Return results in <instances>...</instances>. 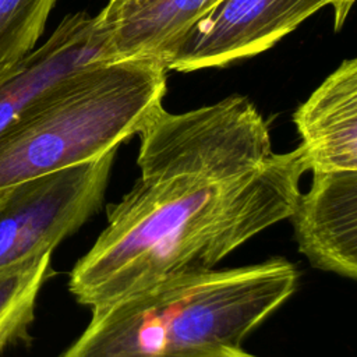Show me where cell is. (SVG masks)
<instances>
[{
    "label": "cell",
    "instance_id": "obj_3",
    "mask_svg": "<svg viewBox=\"0 0 357 357\" xmlns=\"http://www.w3.org/2000/svg\"><path fill=\"white\" fill-rule=\"evenodd\" d=\"M167 71L158 57H127L68 74L0 138V194L117 149L162 106Z\"/></svg>",
    "mask_w": 357,
    "mask_h": 357
},
{
    "label": "cell",
    "instance_id": "obj_8",
    "mask_svg": "<svg viewBox=\"0 0 357 357\" xmlns=\"http://www.w3.org/2000/svg\"><path fill=\"white\" fill-rule=\"evenodd\" d=\"M311 173L357 170V60L347 59L293 114Z\"/></svg>",
    "mask_w": 357,
    "mask_h": 357
},
{
    "label": "cell",
    "instance_id": "obj_12",
    "mask_svg": "<svg viewBox=\"0 0 357 357\" xmlns=\"http://www.w3.org/2000/svg\"><path fill=\"white\" fill-rule=\"evenodd\" d=\"M153 1L155 0H109L103 10L95 15L98 26L105 32L117 21L132 15Z\"/></svg>",
    "mask_w": 357,
    "mask_h": 357
},
{
    "label": "cell",
    "instance_id": "obj_14",
    "mask_svg": "<svg viewBox=\"0 0 357 357\" xmlns=\"http://www.w3.org/2000/svg\"><path fill=\"white\" fill-rule=\"evenodd\" d=\"M333 8V29L337 32L342 29L354 0H326Z\"/></svg>",
    "mask_w": 357,
    "mask_h": 357
},
{
    "label": "cell",
    "instance_id": "obj_4",
    "mask_svg": "<svg viewBox=\"0 0 357 357\" xmlns=\"http://www.w3.org/2000/svg\"><path fill=\"white\" fill-rule=\"evenodd\" d=\"M116 151L0 194V269L52 254L100 209Z\"/></svg>",
    "mask_w": 357,
    "mask_h": 357
},
{
    "label": "cell",
    "instance_id": "obj_10",
    "mask_svg": "<svg viewBox=\"0 0 357 357\" xmlns=\"http://www.w3.org/2000/svg\"><path fill=\"white\" fill-rule=\"evenodd\" d=\"M52 254L0 269V354L29 340L39 291L52 272Z\"/></svg>",
    "mask_w": 357,
    "mask_h": 357
},
{
    "label": "cell",
    "instance_id": "obj_2",
    "mask_svg": "<svg viewBox=\"0 0 357 357\" xmlns=\"http://www.w3.org/2000/svg\"><path fill=\"white\" fill-rule=\"evenodd\" d=\"M284 257L160 280L91 310L60 357H178L243 342L297 290Z\"/></svg>",
    "mask_w": 357,
    "mask_h": 357
},
{
    "label": "cell",
    "instance_id": "obj_5",
    "mask_svg": "<svg viewBox=\"0 0 357 357\" xmlns=\"http://www.w3.org/2000/svg\"><path fill=\"white\" fill-rule=\"evenodd\" d=\"M326 0H219L159 54L167 70L188 73L255 56L293 32Z\"/></svg>",
    "mask_w": 357,
    "mask_h": 357
},
{
    "label": "cell",
    "instance_id": "obj_1",
    "mask_svg": "<svg viewBox=\"0 0 357 357\" xmlns=\"http://www.w3.org/2000/svg\"><path fill=\"white\" fill-rule=\"evenodd\" d=\"M138 135L139 176L70 272L68 291L91 310L215 269L289 219L308 172L300 145L273 152L268 123L241 95L183 113L159 106Z\"/></svg>",
    "mask_w": 357,
    "mask_h": 357
},
{
    "label": "cell",
    "instance_id": "obj_6",
    "mask_svg": "<svg viewBox=\"0 0 357 357\" xmlns=\"http://www.w3.org/2000/svg\"><path fill=\"white\" fill-rule=\"evenodd\" d=\"M109 60L96 18L85 11L66 15L43 45L0 70V138L68 74Z\"/></svg>",
    "mask_w": 357,
    "mask_h": 357
},
{
    "label": "cell",
    "instance_id": "obj_13",
    "mask_svg": "<svg viewBox=\"0 0 357 357\" xmlns=\"http://www.w3.org/2000/svg\"><path fill=\"white\" fill-rule=\"evenodd\" d=\"M178 357H258L245 351L241 346H213Z\"/></svg>",
    "mask_w": 357,
    "mask_h": 357
},
{
    "label": "cell",
    "instance_id": "obj_7",
    "mask_svg": "<svg viewBox=\"0 0 357 357\" xmlns=\"http://www.w3.org/2000/svg\"><path fill=\"white\" fill-rule=\"evenodd\" d=\"M289 220L298 252L314 268L357 278V170L312 173Z\"/></svg>",
    "mask_w": 357,
    "mask_h": 357
},
{
    "label": "cell",
    "instance_id": "obj_9",
    "mask_svg": "<svg viewBox=\"0 0 357 357\" xmlns=\"http://www.w3.org/2000/svg\"><path fill=\"white\" fill-rule=\"evenodd\" d=\"M219 0H155L105 31L110 60L158 57L188 24Z\"/></svg>",
    "mask_w": 357,
    "mask_h": 357
},
{
    "label": "cell",
    "instance_id": "obj_11",
    "mask_svg": "<svg viewBox=\"0 0 357 357\" xmlns=\"http://www.w3.org/2000/svg\"><path fill=\"white\" fill-rule=\"evenodd\" d=\"M57 0H0V70L35 49Z\"/></svg>",
    "mask_w": 357,
    "mask_h": 357
}]
</instances>
